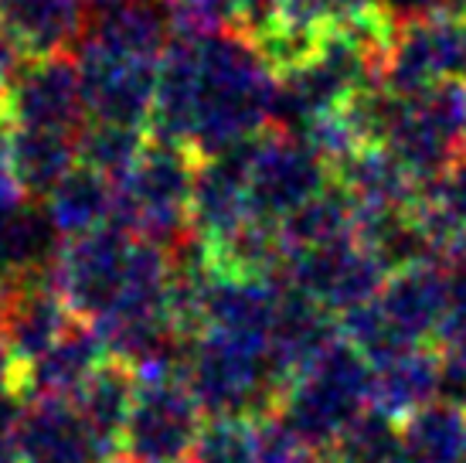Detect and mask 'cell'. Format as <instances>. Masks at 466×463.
<instances>
[{
  "label": "cell",
  "mask_w": 466,
  "mask_h": 463,
  "mask_svg": "<svg viewBox=\"0 0 466 463\" xmlns=\"http://www.w3.org/2000/svg\"><path fill=\"white\" fill-rule=\"evenodd\" d=\"M198 92L191 150L201 160L266 133L276 109L279 76L259 48L235 27L195 31Z\"/></svg>",
  "instance_id": "1"
},
{
  "label": "cell",
  "mask_w": 466,
  "mask_h": 463,
  "mask_svg": "<svg viewBox=\"0 0 466 463\" xmlns=\"http://www.w3.org/2000/svg\"><path fill=\"white\" fill-rule=\"evenodd\" d=\"M184 382L208 419L269 416L276 412L286 388L279 375L272 372L266 341L225 334V331H211V327L187 341Z\"/></svg>",
  "instance_id": "2"
},
{
  "label": "cell",
  "mask_w": 466,
  "mask_h": 463,
  "mask_svg": "<svg viewBox=\"0 0 466 463\" xmlns=\"http://www.w3.org/2000/svg\"><path fill=\"white\" fill-rule=\"evenodd\" d=\"M201 157L184 143L147 137L143 154L116 180V225L174 249L191 235V194Z\"/></svg>",
  "instance_id": "3"
},
{
  "label": "cell",
  "mask_w": 466,
  "mask_h": 463,
  "mask_svg": "<svg viewBox=\"0 0 466 463\" xmlns=\"http://www.w3.org/2000/svg\"><path fill=\"white\" fill-rule=\"evenodd\" d=\"M375 368L348 337H337L289 378L276 412L317 450H330L340 429L371 406Z\"/></svg>",
  "instance_id": "4"
},
{
  "label": "cell",
  "mask_w": 466,
  "mask_h": 463,
  "mask_svg": "<svg viewBox=\"0 0 466 463\" xmlns=\"http://www.w3.org/2000/svg\"><path fill=\"white\" fill-rule=\"evenodd\" d=\"M205 409L198 406L184 378L140 382L130 423L119 439L123 463H191L195 443L205 429Z\"/></svg>",
  "instance_id": "5"
},
{
  "label": "cell",
  "mask_w": 466,
  "mask_h": 463,
  "mask_svg": "<svg viewBox=\"0 0 466 463\" xmlns=\"http://www.w3.org/2000/svg\"><path fill=\"white\" fill-rule=\"evenodd\" d=\"M4 127H41L82 133L89 123L86 86L76 52L21 58L0 103Z\"/></svg>",
  "instance_id": "6"
},
{
  "label": "cell",
  "mask_w": 466,
  "mask_h": 463,
  "mask_svg": "<svg viewBox=\"0 0 466 463\" xmlns=\"http://www.w3.org/2000/svg\"><path fill=\"white\" fill-rule=\"evenodd\" d=\"M133 239H137L133 232L109 221L103 229L72 235L62 242L52 276L58 293L66 296L68 307L76 310L82 321H99L123 293Z\"/></svg>",
  "instance_id": "7"
},
{
  "label": "cell",
  "mask_w": 466,
  "mask_h": 463,
  "mask_svg": "<svg viewBox=\"0 0 466 463\" xmlns=\"http://www.w3.org/2000/svg\"><path fill=\"white\" fill-rule=\"evenodd\" d=\"M330 184V164L299 133H259L248 164V198L259 219L283 221Z\"/></svg>",
  "instance_id": "8"
},
{
  "label": "cell",
  "mask_w": 466,
  "mask_h": 463,
  "mask_svg": "<svg viewBox=\"0 0 466 463\" xmlns=\"http://www.w3.org/2000/svg\"><path fill=\"white\" fill-rule=\"evenodd\" d=\"M89 119L99 123H123V127L150 129L157 92V65L147 58H127L106 48L78 41L76 48Z\"/></svg>",
  "instance_id": "9"
},
{
  "label": "cell",
  "mask_w": 466,
  "mask_h": 463,
  "mask_svg": "<svg viewBox=\"0 0 466 463\" xmlns=\"http://www.w3.org/2000/svg\"><path fill=\"white\" fill-rule=\"evenodd\" d=\"M21 463H113L119 453L106 443L72 399H27L14 426Z\"/></svg>",
  "instance_id": "10"
},
{
  "label": "cell",
  "mask_w": 466,
  "mask_h": 463,
  "mask_svg": "<svg viewBox=\"0 0 466 463\" xmlns=\"http://www.w3.org/2000/svg\"><path fill=\"white\" fill-rule=\"evenodd\" d=\"M82 321L68 300L58 293L55 276H35L25 283L4 286V317H0V341L17 365V375L27 365L55 347Z\"/></svg>",
  "instance_id": "11"
},
{
  "label": "cell",
  "mask_w": 466,
  "mask_h": 463,
  "mask_svg": "<svg viewBox=\"0 0 466 463\" xmlns=\"http://www.w3.org/2000/svg\"><path fill=\"white\" fill-rule=\"evenodd\" d=\"M378 304L405 341L426 345L440 337L442 321L453 310V293H450V280L440 262H415V266L389 273V280L378 293Z\"/></svg>",
  "instance_id": "12"
},
{
  "label": "cell",
  "mask_w": 466,
  "mask_h": 463,
  "mask_svg": "<svg viewBox=\"0 0 466 463\" xmlns=\"http://www.w3.org/2000/svg\"><path fill=\"white\" fill-rule=\"evenodd\" d=\"M89 25V0H0V35L21 58L76 52Z\"/></svg>",
  "instance_id": "13"
},
{
  "label": "cell",
  "mask_w": 466,
  "mask_h": 463,
  "mask_svg": "<svg viewBox=\"0 0 466 463\" xmlns=\"http://www.w3.org/2000/svg\"><path fill=\"white\" fill-rule=\"evenodd\" d=\"M340 337L334 310L299 286H283V300L269 331V361L279 382L297 378L330 341Z\"/></svg>",
  "instance_id": "14"
},
{
  "label": "cell",
  "mask_w": 466,
  "mask_h": 463,
  "mask_svg": "<svg viewBox=\"0 0 466 463\" xmlns=\"http://www.w3.org/2000/svg\"><path fill=\"white\" fill-rule=\"evenodd\" d=\"M109 358L103 337L96 334L89 321H78L55 347H48L35 365L17 375V386L25 399H78V392L89 386L99 365Z\"/></svg>",
  "instance_id": "15"
},
{
  "label": "cell",
  "mask_w": 466,
  "mask_h": 463,
  "mask_svg": "<svg viewBox=\"0 0 466 463\" xmlns=\"http://www.w3.org/2000/svg\"><path fill=\"white\" fill-rule=\"evenodd\" d=\"M334 184L344 188L354 208H415L422 184L401 168L385 143H364L344 160L330 164Z\"/></svg>",
  "instance_id": "16"
},
{
  "label": "cell",
  "mask_w": 466,
  "mask_h": 463,
  "mask_svg": "<svg viewBox=\"0 0 466 463\" xmlns=\"http://www.w3.org/2000/svg\"><path fill=\"white\" fill-rule=\"evenodd\" d=\"M78 137L66 129L41 127H7V170L17 188L45 201L58 180L78 164Z\"/></svg>",
  "instance_id": "17"
},
{
  "label": "cell",
  "mask_w": 466,
  "mask_h": 463,
  "mask_svg": "<svg viewBox=\"0 0 466 463\" xmlns=\"http://www.w3.org/2000/svg\"><path fill=\"white\" fill-rule=\"evenodd\" d=\"M440 372L442 355H436L432 347H405L401 355H395V358H389L385 365L375 368L371 406L401 423L415 409H422V406L440 399Z\"/></svg>",
  "instance_id": "18"
},
{
  "label": "cell",
  "mask_w": 466,
  "mask_h": 463,
  "mask_svg": "<svg viewBox=\"0 0 466 463\" xmlns=\"http://www.w3.org/2000/svg\"><path fill=\"white\" fill-rule=\"evenodd\" d=\"M45 211L62 232V239L86 235L116 219V180L99 170L76 164L45 198Z\"/></svg>",
  "instance_id": "19"
},
{
  "label": "cell",
  "mask_w": 466,
  "mask_h": 463,
  "mask_svg": "<svg viewBox=\"0 0 466 463\" xmlns=\"http://www.w3.org/2000/svg\"><path fill=\"white\" fill-rule=\"evenodd\" d=\"M466 443V409L436 399L401 419L395 463H460Z\"/></svg>",
  "instance_id": "20"
},
{
  "label": "cell",
  "mask_w": 466,
  "mask_h": 463,
  "mask_svg": "<svg viewBox=\"0 0 466 463\" xmlns=\"http://www.w3.org/2000/svg\"><path fill=\"white\" fill-rule=\"evenodd\" d=\"M137 388L140 378L127 361L106 358L99 365V372L89 378V386L78 392L76 406L82 409V416L89 419V426L99 437L119 453V439L123 429L130 423L133 402H137Z\"/></svg>",
  "instance_id": "21"
},
{
  "label": "cell",
  "mask_w": 466,
  "mask_h": 463,
  "mask_svg": "<svg viewBox=\"0 0 466 463\" xmlns=\"http://www.w3.org/2000/svg\"><path fill=\"white\" fill-rule=\"evenodd\" d=\"M401 447V423L368 406L350 419L330 447L337 463H395Z\"/></svg>",
  "instance_id": "22"
},
{
  "label": "cell",
  "mask_w": 466,
  "mask_h": 463,
  "mask_svg": "<svg viewBox=\"0 0 466 463\" xmlns=\"http://www.w3.org/2000/svg\"><path fill=\"white\" fill-rule=\"evenodd\" d=\"M147 137H150V129L89 119L86 129H82V137H78V164L119 180L137 164V157L143 154Z\"/></svg>",
  "instance_id": "23"
},
{
  "label": "cell",
  "mask_w": 466,
  "mask_h": 463,
  "mask_svg": "<svg viewBox=\"0 0 466 463\" xmlns=\"http://www.w3.org/2000/svg\"><path fill=\"white\" fill-rule=\"evenodd\" d=\"M191 463H256V423L242 416L205 419Z\"/></svg>",
  "instance_id": "24"
},
{
  "label": "cell",
  "mask_w": 466,
  "mask_h": 463,
  "mask_svg": "<svg viewBox=\"0 0 466 463\" xmlns=\"http://www.w3.org/2000/svg\"><path fill=\"white\" fill-rule=\"evenodd\" d=\"M252 423H256V463H317L324 453L310 447L297 429H289L279 412L259 416Z\"/></svg>",
  "instance_id": "25"
},
{
  "label": "cell",
  "mask_w": 466,
  "mask_h": 463,
  "mask_svg": "<svg viewBox=\"0 0 466 463\" xmlns=\"http://www.w3.org/2000/svg\"><path fill=\"white\" fill-rule=\"evenodd\" d=\"M174 31H215V27H232L235 0H164Z\"/></svg>",
  "instance_id": "26"
},
{
  "label": "cell",
  "mask_w": 466,
  "mask_h": 463,
  "mask_svg": "<svg viewBox=\"0 0 466 463\" xmlns=\"http://www.w3.org/2000/svg\"><path fill=\"white\" fill-rule=\"evenodd\" d=\"M436 341L442 345V355L466 361V304L463 307L450 310V317L442 321L440 337H436Z\"/></svg>",
  "instance_id": "27"
},
{
  "label": "cell",
  "mask_w": 466,
  "mask_h": 463,
  "mask_svg": "<svg viewBox=\"0 0 466 463\" xmlns=\"http://www.w3.org/2000/svg\"><path fill=\"white\" fill-rule=\"evenodd\" d=\"M378 7H385L395 25H409V21H422L436 14V0H378Z\"/></svg>",
  "instance_id": "28"
},
{
  "label": "cell",
  "mask_w": 466,
  "mask_h": 463,
  "mask_svg": "<svg viewBox=\"0 0 466 463\" xmlns=\"http://www.w3.org/2000/svg\"><path fill=\"white\" fill-rule=\"evenodd\" d=\"M27 399L17 388H0V437H11L21 412H25Z\"/></svg>",
  "instance_id": "29"
},
{
  "label": "cell",
  "mask_w": 466,
  "mask_h": 463,
  "mask_svg": "<svg viewBox=\"0 0 466 463\" xmlns=\"http://www.w3.org/2000/svg\"><path fill=\"white\" fill-rule=\"evenodd\" d=\"M17 65H21V52L0 35V103H4V92H7V86H11Z\"/></svg>",
  "instance_id": "30"
},
{
  "label": "cell",
  "mask_w": 466,
  "mask_h": 463,
  "mask_svg": "<svg viewBox=\"0 0 466 463\" xmlns=\"http://www.w3.org/2000/svg\"><path fill=\"white\" fill-rule=\"evenodd\" d=\"M436 14L453 17V21H466V0H436Z\"/></svg>",
  "instance_id": "31"
},
{
  "label": "cell",
  "mask_w": 466,
  "mask_h": 463,
  "mask_svg": "<svg viewBox=\"0 0 466 463\" xmlns=\"http://www.w3.org/2000/svg\"><path fill=\"white\" fill-rule=\"evenodd\" d=\"M0 463H21V457H17V450H14L11 437H0Z\"/></svg>",
  "instance_id": "32"
},
{
  "label": "cell",
  "mask_w": 466,
  "mask_h": 463,
  "mask_svg": "<svg viewBox=\"0 0 466 463\" xmlns=\"http://www.w3.org/2000/svg\"><path fill=\"white\" fill-rule=\"evenodd\" d=\"M99 4H106V7H109V4H127V0H99Z\"/></svg>",
  "instance_id": "33"
},
{
  "label": "cell",
  "mask_w": 466,
  "mask_h": 463,
  "mask_svg": "<svg viewBox=\"0 0 466 463\" xmlns=\"http://www.w3.org/2000/svg\"><path fill=\"white\" fill-rule=\"evenodd\" d=\"M0 317H4V286H0Z\"/></svg>",
  "instance_id": "34"
},
{
  "label": "cell",
  "mask_w": 466,
  "mask_h": 463,
  "mask_svg": "<svg viewBox=\"0 0 466 463\" xmlns=\"http://www.w3.org/2000/svg\"><path fill=\"white\" fill-rule=\"evenodd\" d=\"M460 463H466V443H463V457H460Z\"/></svg>",
  "instance_id": "35"
}]
</instances>
